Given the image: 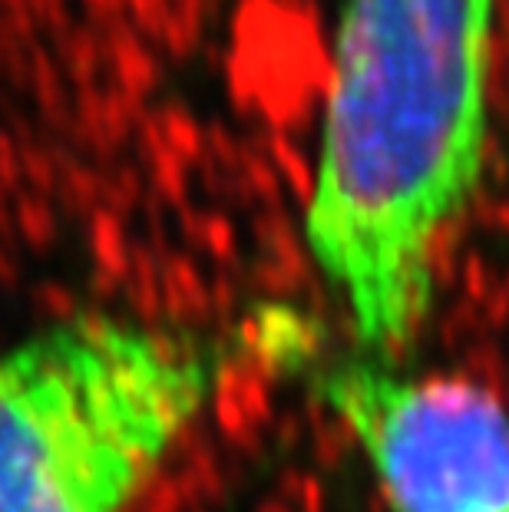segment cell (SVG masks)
<instances>
[{"instance_id": "obj_1", "label": "cell", "mask_w": 509, "mask_h": 512, "mask_svg": "<svg viewBox=\"0 0 509 512\" xmlns=\"http://www.w3.org/2000/svg\"><path fill=\"white\" fill-rule=\"evenodd\" d=\"M496 0H344L305 212L314 265L367 354L433 301L440 242L486 162Z\"/></svg>"}, {"instance_id": "obj_2", "label": "cell", "mask_w": 509, "mask_h": 512, "mask_svg": "<svg viewBox=\"0 0 509 512\" xmlns=\"http://www.w3.org/2000/svg\"><path fill=\"white\" fill-rule=\"evenodd\" d=\"M298 337L278 311L229 331L80 314L0 347V512H129L225 380Z\"/></svg>"}, {"instance_id": "obj_3", "label": "cell", "mask_w": 509, "mask_h": 512, "mask_svg": "<svg viewBox=\"0 0 509 512\" xmlns=\"http://www.w3.org/2000/svg\"><path fill=\"white\" fill-rule=\"evenodd\" d=\"M311 384L397 512H509V417L486 390L374 361L321 364Z\"/></svg>"}]
</instances>
